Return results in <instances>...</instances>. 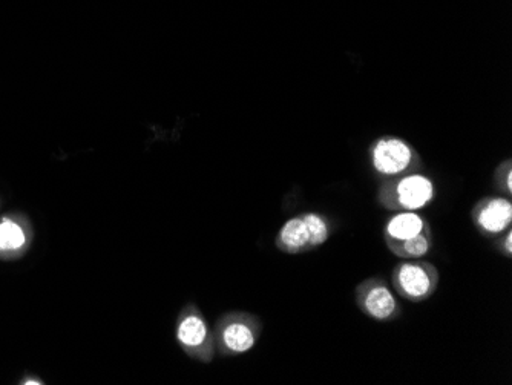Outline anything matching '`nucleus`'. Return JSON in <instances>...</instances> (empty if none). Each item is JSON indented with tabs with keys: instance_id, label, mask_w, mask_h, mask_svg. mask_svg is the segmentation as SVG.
I'll return each mask as SVG.
<instances>
[{
	"instance_id": "f257e3e1",
	"label": "nucleus",
	"mask_w": 512,
	"mask_h": 385,
	"mask_svg": "<svg viewBox=\"0 0 512 385\" xmlns=\"http://www.w3.org/2000/svg\"><path fill=\"white\" fill-rule=\"evenodd\" d=\"M434 185L424 175H407L396 181H388L379 191V205L388 211H419L434 200Z\"/></svg>"
},
{
	"instance_id": "f03ea898",
	"label": "nucleus",
	"mask_w": 512,
	"mask_h": 385,
	"mask_svg": "<svg viewBox=\"0 0 512 385\" xmlns=\"http://www.w3.org/2000/svg\"><path fill=\"white\" fill-rule=\"evenodd\" d=\"M391 280L401 297L413 303H421L436 292L439 272L428 261L405 260L393 270Z\"/></svg>"
},
{
	"instance_id": "7ed1b4c3",
	"label": "nucleus",
	"mask_w": 512,
	"mask_h": 385,
	"mask_svg": "<svg viewBox=\"0 0 512 385\" xmlns=\"http://www.w3.org/2000/svg\"><path fill=\"white\" fill-rule=\"evenodd\" d=\"M261 324L247 313H229L218 321L215 341L223 355H243L260 338Z\"/></svg>"
},
{
	"instance_id": "20e7f679",
	"label": "nucleus",
	"mask_w": 512,
	"mask_h": 385,
	"mask_svg": "<svg viewBox=\"0 0 512 385\" xmlns=\"http://www.w3.org/2000/svg\"><path fill=\"white\" fill-rule=\"evenodd\" d=\"M177 341L192 358L203 362L214 359L215 338L198 307L186 306L178 316Z\"/></svg>"
},
{
	"instance_id": "39448f33",
	"label": "nucleus",
	"mask_w": 512,
	"mask_h": 385,
	"mask_svg": "<svg viewBox=\"0 0 512 385\" xmlns=\"http://www.w3.org/2000/svg\"><path fill=\"white\" fill-rule=\"evenodd\" d=\"M359 309L376 321H390L399 313V304L388 284L379 278L362 281L356 289Z\"/></svg>"
},
{
	"instance_id": "423d86ee",
	"label": "nucleus",
	"mask_w": 512,
	"mask_h": 385,
	"mask_svg": "<svg viewBox=\"0 0 512 385\" xmlns=\"http://www.w3.org/2000/svg\"><path fill=\"white\" fill-rule=\"evenodd\" d=\"M34 232L31 221L22 214L0 217V260L14 261L30 251Z\"/></svg>"
},
{
	"instance_id": "0eeeda50",
	"label": "nucleus",
	"mask_w": 512,
	"mask_h": 385,
	"mask_svg": "<svg viewBox=\"0 0 512 385\" xmlns=\"http://www.w3.org/2000/svg\"><path fill=\"white\" fill-rule=\"evenodd\" d=\"M477 231L485 237H496L511 228L512 203L509 198L486 197L473 209Z\"/></svg>"
},
{
	"instance_id": "6e6552de",
	"label": "nucleus",
	"mask_w": 512,
	"mask_h": 385,
	"mask_svg": "<svg viewBox=\"0 0 512 385\" xmlns=\"http://www.w3.org/2000/svg\"><path fill=\"white\" fill-rule=\"evenodd\" d=\"M373 166L385 177H398L413 166L414 154L407 143L399 139H382L371 151Z\"/></svg>"
},
{
	"instance_id": "1a4fd4ad",
	"label": "nucleus",
	"mask_w": 512,
	"mask_h": 385,
	"mask_svg": "<svg viewBox=\"0 0 512 385\" xmlns=\"http://www.w3.org/2000/svg\"><path fill=\"white\" fill-rule=\"evenodd\" d=\"M276 246L279 251L286 252V254H302V252L313 251L309 228H307L302 215L290 218L284 223L276 237Z\"/></svg>"
},
{
	"instance_id": "9d476101",
	"label": "nucleus",
	"mask_w": 512,
	"mask_h": 385,
	"mask_svg": "<svg viewBox=\"0 0 512 385\" xmlns=\"http://www.w3.org/2000/svg\"><path fill=\"white\" fill-rule=\"evenodd\" d=\"M431 231L430 224L417 212H399L385 226V241H407Z\"/></svg>"
},
{
	"instance_id": "9b49d317",
	"label": "nucleus",
	"mask_w": 512,
	"mask_h": 385,
	"mask_svg": "<svg viewBox=\"0 0 512 385\" xmlns=\"http://www.w3.org/2000/svg\"><path fill=\"white\" fill-rule=\"evenodd\" d=\"M388 249L393 252L396 257L402 260H421L428 252L431 251L433 240H431V231L417 235L407 241H385Z\"/></svg>"
},
{
	"instance_id": "f8f14e48",
	"label": "nucleus",
	"mask_w": 512,
	"mask_h": 385,
	"mask_svg": "<svg viewBox=\"0 0 512 385\" xmlns=\"http://www.w3.org/2000/svg\"><path fill=\"white\" fill-rule=\"evenodd\" d=\"M302 218H304L307 228H309L312 249L322 246L325 241L329 240L330 224L329 221L325 220L321 214H316V212H307V214H302Z\"/></svg>"
},
{
	"instance_id": "ddd939ff",
	"label": "nucleus",
	"mask_w": 512,
	"mask_h": 385,
	"mask_svg": "<svg viewBox=\"0 0 512 385\" xmlns=\"http://www.w3.org/2000/svg\"><path fill=\"white\" fill-rule=\"evenodd\" d=\"M506 169L505 172H499V186L500 189H505L506 194L511 195L512 194V171L511 166H509V163H506Z\"/></svg>"
},
{
	"instance_id": "4468645a",
	"label": "nucleus",
	"mask_w": 512,
	"mask_h": 385,
	"mask_svg": "<svg viewBox=\"0 0 512 385\" xmlns=\"http://www.w3.org/2000/svg\"><path fill=\"white\" fill-rule=\"evenodd\" d=\"M500 247H502V252H505L506 257H511L512 255V232L506 231L505 234V243H500Z\"/></svg>"
},
{
	"instance_id": "2eb2a0df",
	"label": "nucleus",
	"mask_w": 512,
	"mask_h": 385,
	"mask_svg": "<svg viewBox=\"0 0 512 385\" xmlns=\"http://www.w3.org/2000/svg\"><path fill=\"white\" fill-rule=\"evenodd\" d=\"M20 384L25 385H42V379L36 378V376H25V378L20 381Z\"/></svg>"
}]
</instances>
